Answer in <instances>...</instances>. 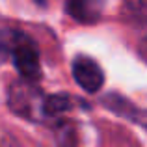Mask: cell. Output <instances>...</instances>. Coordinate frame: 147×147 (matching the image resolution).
<instances>
[{
    "mask_svg": "<svg viewBox=\"0 0 147 147\" xmlns=\"http://www.w3.org/2000/svg\"><path fill=\"white\" fill-rule=\"evenodd\" d=\"M73 108V99L65 93L49 95L45 100V117H56Z\"/></svg>",
    "mask_w": 147,
    "mask_h": 147,
    "instance_id": "5",
    "label": "cell"
},
{
    "mask_svg": "<svg viewBox=\"0 0 147 147\" xmlns=\"http://www.w3.org/2000/svg\"><path fill=\"white\" fill-rule=\"evenodd\" d=\"M73 76L76 84L88 93H95L104 84V73L93 58L86 54H78L73 60Z\"/></svg>",
    "mask_w": 147,
    "mask_h": 147,
    "instance_id": "3",
    "label": "cell"
},
{
    "mask_svg": "<svg viewBox=\"0 0 147 147\" xmlns=\"http://www.w3.org/2000/svg\"><path fill=\"white\" fill-rule=\"evenodd\" d=\"M127 9L130 11V17L134 21L147 26V2H130L127 4Z\"/></svg>",
    "mask_w": 147,
    "mask_h": 147,
    "instance_id": "6",
    "label": "cell"
},
{
    "mask_svg": "<svg viewBox=\"0 0 147 147\" xmlns=\"http://www.w3.org/2000/svg\"><path fill=\"white\" fill-rule=\"evenodd\" d=\"M67 9L76 21L80 22H95L100 15V4L97 2H71Z\"/></svg>",
    "mask_w": 147,
    "mask_h": 147,
    "instance_id": "4",
    "label": "cell"
},
{
    "mask_svg": "<svg viewBox=\"0 0 147 147\" xmlns=\"http://www.w3.org/2000/svg\"><path fill=\"white\" fill-rule=\"evenodd\" d=\"M0 58H9L15 69L28 82H36L41 78L39 50L32 37L21 30H0Z\"/></svg>",
    "mask_w": 147,
    "mask_h": 147,
    "instance_id": "1",
    "label": "cell"
},
{
    "mask_svg": "<svg viewBox=\"0 0 147 147\" xmlns=\"http://www.w3.org/2000/svg\"><path fill=\"white\" fill-rule=\"evenodd\" d=\"M45 100L47 97L39 91V88H36L28 80L13 82L7 91V104L11 112L28 121L45 119Z\"/></svg>",
    "mask_w": 147,
    "mask_h": 147,
    "instance_id": "2",
    "label": "cell"
}]
</instances>
